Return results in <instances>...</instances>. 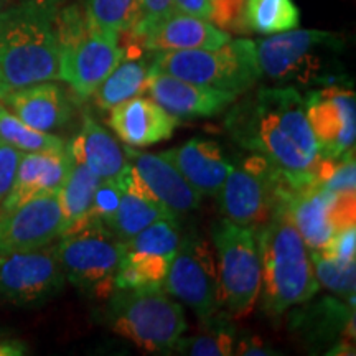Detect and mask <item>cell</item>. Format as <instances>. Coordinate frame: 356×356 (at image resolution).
<instances>
[{"label":"cell","mask_w":356,"mask_h":356,"mask_svg":"<svg viewBox=\"0 0 356 356\" xmlns=\"http://www.w3.org/2000/svg\"><path fill=\"white\" fill-rule=\"evenodd\" d=\"M225 129L239 147L287 170H310L322 157L304 96L293 86L259 88L244 96L226 115Z\"/></svg>","instance_id":"6da1fadb"},{"label":"cell","mask_w":356,"mask_h":356,"mask_svg":"<svg viewBox=\"0 0 356 356\" xmlns=\"http://www.w3.org/2000/svg\"><path fill=\"white\" fill-rule=\"evenodd\" d=\"M61 0L0 7V101L15 89L60 79L56 19Z\"/></svg>","instance_id":"7a4b0ae2"},{"label":"cell","mask_w":356,"mask_h":356,"mask_svg":"<svg viewBox=\"0 0 356 356\" xmlns=\"http://www.w3.org/2000/svg\"><path fill=\"white\" fill-rule=\"evenodd\" d=\"M261 254L262 310L280 317L292 307L305 304L320 291L310 249L292 218L279 207L269 221L256 228Z\"/></svg>","instance_id":"3957f363"},{"label":"cell","mask_w":356,"mask_h":356,"mask_svg":"<svg viewBox=\"0 0 356 356\" xmlns=\"http://www.w3.org/2000/svg\"><path fill=\"white\" fill-rule=\"evenodd\" d=\"M262 76L280 84H333L338 81L345 42L325 30H289L257 40Z\"/></svg>","instance_id":"277c9868"},{"label":"cell","mask_w":356,"mask_h":356,"mask_svg":"<svg viewBox=\"0 0 356 356\" xmlns=\"http://www.w3.org/2000/svg\"><path fill=\"white\" fill-rule=\"evenodd\" d=\"M106 320L118 333L147 353H172L188 328L184 307L163 287L115 289L108 297Z\"/></svg>","instance_id":"5b68a950"},{"label":"cell","mask_w":356,"mask_h":356,"mask_svg":"<svg viewBox=\"0 0 356 356\" xmlns=\"http://www.w3.org/2000/svg\"><path fill=\"white\" fill-rule=\"evenodd\" d=\"M152 70L241 96L262 78L252 40H229L218 48L152 51Z\"/></svg>","instance_id":"8992f818"},{"label":"cell","mask_w":356,"mask_h":356,"mask_svg":"<svg viewBox=\"0 0 356 356\" xmlns=\"http://www.w3.org/2000/svg\"><path fill=\"white\" fill-rule=\"evenodd\" d=\"M221 309L233 318L254 310L261 293V254L256 228L221 220L211 228Z\"/></svg>","instance_id":"52a82bcc"},{"label":"cell","mask_w":356,"mask_h":356,"mask_svg":"<svg viewBox=\"0 0 356 356\" xmlns=\"http://www.w3.org/2000/svg\"><path fill=\"white\" fill-rule=\"evenodd\" d=\"M55 252L66 280L86 296L108 299L115 291L124 243L99 218L89 216L78 228L61 234Z\"/></svg>","instance_id":"ba28073f"},{"label":"cell","mask_w":356,"mask_h":356,"mask_svg":"<svg viewBox=\"0 0 356 356\" xmlns=\"http://www.w3.org/2000/svg\"><path fill=\"white\" fill-rule=\"evenodd\" d=\"M163 291L190 307L202 322L220 314V279L213 244L191 231L181 236Z\"/></svg>","instance_id":"9c48e42d"},{"label":"cell","mask_w":356,"mask_h":356,"mask_svg":"<svg viewBox=\"0 0 356 356\" xmlns=\"http://www.w3.org/2000/svg\"><path fill=\"white\" fill-rule=\"evenodd\" d=\"M65 273L55 246L12 252L0 262V300L17 307L47 304L63 291Z\"/></svg>","instance_id":"30bf717a"},{"label":"cell","mask_w":356,"mask_h":356,"mask_svg":"<svg viewBox=\"0 0 356 356\" xmlns=\"http://www.w3.org/2000/svg\"><path fill=\"white\" fill-rule=\"evenodd\" d=\"M305 114L318 142L320 155L341 157L355 150L356 99L350 88L325 84L304 96Z\"/></svg>","instance_id":"8fae6325"},{"label":"cell","mask_w":356,"mask_h":356,"mask_svg":"<svg viewBox=\"0 0 356 356\" xmlns=\"http://www.w3.org/2000/svg\"><path fill=\"white\" fill-rule=\"evenodd\" d=\"M63 231L60 190L35 195L0 215V251L3 254L48 246Z\"/></svg>","instance_id":"7c38bea8"},{"label":"cell","mask_w":356,"mask_h":356,"mask_svg":"<svg viewBox=\"0 0 356 356\" xmlns=\"http://www.w3.org/2000/svg\"><path fill=\"white\" fill-rule=\"evenodd\" d=\"M124 56L126 48L119 44V38L89 29L79 38L60 47V79L78 97L88 99Z\"/></svg>","instance_id":"4fadbf2b"},{"label":"cell","mask_w":356,"mask_h":356,"mask_svg":"<svg viewBox=\"0 0 356 356\" xmlns=\"http://www.w3.org/2000/svg\"><path fill=\"white\" fill-rule=\"evenodd\" d=\"M279 168L275 165L269 175H257L233 165L216 195L226 220L252 228H259L269 221L279 207L275 193V175Z\"/></svg>","instance_id":"5bb4252c"},{"label":"cell","mask_w":356,"mask_h":356,"mask_svg":"<svg viewBox=\"0 0 356 356\" xmlns=\"http://www.w3.org/2000/svg\"><path fill=\"white\" fill-rule=\"evenodd\" d=\"M144 92L177 119L213 118L238 99L234 92L202 86L154 70Z\"/></svg>","instance_id":"9a60e30c"},{"label":"cell","mask_w":356,"mask_h":356,"mask_svg":"<svg viewBox=\"0 0 356 356\" xmlns=\"http://www.w3.org/2000/svg\"><path fill=\"white\" fill-rule=\"evenodd\" d=\"M124 152L147 190L177 218L200 207L202 195L167 157L162 154L139 152L131 145L124 149Z\"/></svg>","instance_id":"2e32d148"},{"label":"cell","mask_w":356,"mask_h":356,"mask_svg":"<svg viewBox=\"0 0 356 356\" xmlns=\"http://www.w3.org/2000/svg\"><path fill=\"white\" fill-rule=\"evenodd\" d=\"M178 119L162 106L142 96L131 97L111 109L109 126L124 144L149 147L170 139Z\"/></svg>","instance_id":"e0dca14e"},{"label":"cell","mask_w":356,"mask_h":356,"mask_svg":"<svg viewBox=\"0 0 356 356\" xmlns=\"http://www.w3.org/2000/svg\"><path fill=\"white\" fill-rule=\"evenodd\" d=\"M2 101L20 121L42 132L63 127L73 114V106L66 91L51 81L15 89Z\"/></svg>","instance_id":"ac0fdd59"},{"label":"cell","mask_w":356,"mask_h":356,"mask_svg":"<svg viewBox=\"0 0 356 356\" xmlns=\"http://www.w3.org/2000/svg\"><path fill=\"white\" fill-rule=\"evenodd\" d=\"M229 40L231 35L222 32L210 20L173 10L155 24L139 42L140 47L149 51H172L218 48Z\"/></svg>","instance_id":"d6986e66"},{"label":"cell","mask_w":356,"mask_h":356,"mask_svg":"<svg viewBox=\"0 0 356 356\" xmlns=\"http://www.w3.org/2000/svg\"><path fill=\"white\" fill-rule=\"evenodd\" d=\"M162 155L170 160L202 197H216L233 168L215 140L191 139Z\"/></svg>","instance_id":"ffe728a7"},{"label":"cell","mask_w":356,"mask_h":356,"mask_svg":"<svg viewBox=\"0 0 356 356\" xmlns=\"http://www.w3.org/2000/svg\"><path fill=\"white\" fill-rule=\"evenodd\" d=\"M70 162L68 149L65 152L22 154L12 188L0 203V215L13 210L35 195L60 190L68 173Z\"/></svg>","instance_id":"44dd1931"},{"label":"cell","mask_w":356,"mask_h":356,"mask_svg":"<svg viewBox=\"0 0 356 356\" xmlns=\"http://www.w3.org/2000/svg\"><path fill=\"white\" fill-rule=\"evenodd\" d=\"M124 193L118 210L104 222L122 243L162 218H177L147 190L131 163L124 168Z\"/></svg>","instance_id":"7402d4cb"},{"label":"cell","mask_w":356,"mask_h":356,"mask_svg":"<svg viewBox=\"0 0 356 356\" xmlns=\"http://www.w3.org/2000/svg\"><path fill=\"white\" fill-rule=\"evenodd\" d=\"M291 327L309 345H325L355 338V305H345L340 300L325 297L317 304L293 312Z\"/></svg>","instance_id":"603a6c76"},{"label":"cell","mask_w":356,"mask_h":356,"mask_svg":"<svg viewBox=\"0 0 356 356\" xmlns=\"http://www.w3.org/2000/svg\"><path fill=\"white\" fill-rule=\"evenodd\" d=\"M330 197L332 191L320 188L317 184H310L302 186L280 204L289 211L309 249H322L333 233L328 216Z\"/></svg>","instance_id":"cb8c5ba5"},{"label":"cell","mask_w":356,"mask_h":356,"mask_svg":"<svg viewBox=\"0 0 356 356\" xmlns=\"http://www.w3.org/2000/svg\"><path fill=\"white\" fill-rule=\"evenodd\" d=\"M66 149L74 159L86 163L89 170L101 180L118 177L129 163L127 155L118 140L92 118H84L81 132L66 145Z\"/></svg>","instance_id":"d4e9b609"},{"label":"cell","mask_w":356,"mask_h":356,"mask_svg":"<svg viewBox=\"0 0 356 356\" xmlns=\"http://www.w3.org/2000/svg\"><path fill=\"white\" fill-rule=\"evenodd\" d=\"M150 71H152V56H140V51L136 48L134 55L124 56L121 63L96 88V91L92 92L95 104L102 111H111L114 106L131 97L142 96Z\"/></svg>","instance_id":"484cf974"},{"label":"cell","mask_w":356,"mask_h":356,"mask_svg":"<svg viewBox=\"0 0 356 356\" xmlns=\"http://www.w3.org/2000/svg\"><path fill=\"white\" fill-rule=\"evenodd\" d=\"M99 181L101 178L89 170L86 163L71 155L68 173H66L63 185L60 188L61 211H63V231H61V234L78 228L88 220L92 197H95Z\"/></svg>","instance_id":"4316f807"},{"label":"cell","mask_w":356,"mask_h":356,"mask_svg":"<svg viewBox=\"0 0 356 356\" xmlns=\"http://www.w3.org/2000/svg\"><path fill=\"white\" fill-rule=\"evenodd\" d=\"M248 29L259 35H275L299 29L300 10L293 0H246Z\"/></svg>","instance_id":"83f0119b"},{"label":"cell","mask_w":356,"mask_h":356,"mask_svg":"<svg viewBox=\"0 0 356 356\" xmlns=\"http://www.w3.org/2000/svg\"><path fill=\"white\" fill-rule=\"evenodd\" d=\"M89 26L108 37L129 33L139 17V0H84Z\"/></svg>","instance_id":"f1b7e54d"},{"label":"cell","mask_w":356,"mask_h":356,"mask_svg":"<svg viewBox=\"0 0 356 356\" xmlns=\"http://www.w3.org/2000/svg\"><path fill=\"white\" fill-rule=\"evenodd\" d=\"M0 140L20 152H65L66 144L51 132L26 126L15 114L0 106Z\"/></svg>","instance_id":"f546056e"},{"label":"cell","mask_w":356,"mask_h":356,"mask_svg":"<svg viewBox=\"0 0 356 356\" xmlns=\"http://www.w3.org/2000/svg\"><path fill=\"white\" fill-rule=\"evenodd\" d=\"M180 239L181 231L177 218H162L124 243V251L172 261Z\"/></svg>","instance_id":"4dcf8cb0"},{"label":"cell","mask_w":356,"mask_h":356,"mask_svg":"<svg viewBox=\"0 0 356 356\" xmlns=\"http://www.w3.org/2000/svg\"><path fill=\"white\" fill-rule=\"evenodd\" d=\"M310 257L320 286L346 300H355V261H337L325 254L322 249H310Z\"/></svg>","instance_id":"1f68e13d"},{"label":"cell","mask_w":356,"mask_h":356,"mask_svg":"<svg viewBox=\"0 0 356 356\" xmlns=\"http://www.w3.org/2000/svg\"><path fill=\"white\" fill-rule=\"evenodd\" d=\"M208 330L200 333L197 337L185 338L181 337L177 341L173 351L180 355L191 356H229L234 355V333L233 328L225 327L218 322L213 327L211 320H207Z\"/></svg>","instance_id":"d6a6232c"},{"label":"cell","mask_w":356,"mask_h":356,"mask_svg":"<svg viewBox=\"0 0 356 356\" xmlns=\"http://www.w3.org/2000/svg\"><path fill=\"white\" fill-rule=\"evenodd\" d=\"M244 6L246 0H210V22L226 33H249Z\"/></svg>","instance_id":"836d02e7"},{"label":"cell","mask_w":356,"mask_h":356,"mask_svg":"<svg viewBox=\"0 0 356 356\" xmlns=\"http://www.w3.org/2000/svg\"><path fill=\"white\" fill-rule=\"evenodd\" d=\"M124 185H126L124 184V170L118 177L101 180L95 191V197H92L89 216L99 218L102 222L108 221L114 215L115 210H118L119 203H121Z\"/></svg>","instance_id":"e575fe53"},{"label":"cell","mask_w":356,"mask_h":356,"mask_svg":"<svg viewBox=\"0 0 356 356\" xmlns=\"http://www.w3.org/2000/svg\"><path fill=\"white\" fill-rule=\"evenodd\" d=\"M173 10V0H139V17L127 35L139 42L155 24L170 15Z\"/></svg>","instance_id":"d590c367"},{"label":"cell","mask_w":356,"mask_h":356,"mask_svg":"<svg viewBox=\"0 0 356 356\" xmlns=\"http://www.w3.org/2000/svg\"><path fill=\"white\" fill-rule=\"evenodd\" d=\"M328 216L333 231L350 228L356 221V200L355 191H340L332 193L328 203Z\"/></svg>","instance_id":"8d00e7d4"},{"label":"cell","mask_w":356,"mask_h":356,"mask_svg":"<svg viewBox=\"0 0 356 356\" xmlns=\"http://www.w3.org/2000/svg\"><path fill=\"white\" fill-rule=\"evenodd\" d=\"M322 251L327 256L333 257V259L348 262L355 261L356 254V228L350 226V228H343L333 231L328 243L322 248Z\"/></svg>","instance_id":"74e56055"},{"label":"cell","mask_w":356,"mask_h":356,"mask_svg":"<svg viewBox=\"0 0 356 356\" xmlns=\"http://www.w3.org/2000/svg\"><path fill=\"white\" fill-rule=\"evenodd\" d=\"M22 154L24 152L17 150L15 147L0 140V203L3 202V198L7 197L12 188Z\"/></svg>","instance_id":"f35d334b"},{"label":"cell","mask_w":356,"mask_h":356,"mask_svg":"<svg viewBox=\"0 0 356 356\" xmlns=\"http://www.w3.org/2000/svg\"><path fill=\"white\" fill-rule=\"evenodd\" d=\"M173 8L177 12L210 20V0H173Z\"/></svg>","instance_id":"ab89813d"},{"label":"cell","mask_w":356,"mask_h":356,"mask_svg":"<svg viewBox=\"0 0 356 356\" xmlns=\"http://www.w3.org/2000/svg\"><path fill=\"white\" fill-rule=\"evenodd\" d=\"M236 355H246V356H254V355H277L275 351H273L269 345H266L264 341L261 340L259 337L251 335V337H244L239 341L238 348L234 351Z\"/></svg>","instance_id":"60d3db41"},{"label":"cell","mask_w":356,"mask_h":356,"mask_svg":"<svg viewBox=\"0 0 356 356\" xmlns=\"http://www.w3.org/2000/svg\"><path fill=\"white\" fill-rule=\"evenodd\" d=\"M29 353L24 341L13 338H0V356H22Z\"/></svg>","instance_id":"b9f144b4"},{"label":"cell","mask_w":356,"mask_h":356,"mask_svg":"<svg viewBox=\"0 0 356 356\" xmlns=\"http://www.w3.org/2000/svg\"><path fill=\"white\" fill-rule=\"evenodd\" d=\"M8 2H10V0H0V7H3V6H6V3H8Z\"/></svg>","instance_id":"7bdbcfd3"},{"label":"cell","mask_w":356,"mask_h":356,"mask_svg":"<svg viewBox=\"0 0 356 356\" xmlns=\"http://www.w3.org/2000/svg\"><path fill=\"white\" fill-rule=\"evenodd\" d=\"M3 257H6V254H3V252H2V251H0V262H2V261H3Z\"/></svg>","instance_id":"ee69618b"},{"label":"cell","mask_w":356,"mask_h":356,"mask_svg":"<svg viewBox=\"0 0 356 356\" xmlns=\"http://www.w3.org/2000/svg\"><path fill=\"white\" fill-rule=\"evenodd\" d=\"M0 338H2V332H0Z\"/></svg>","instance_id":"f6af8a7d"}]
</instances>
